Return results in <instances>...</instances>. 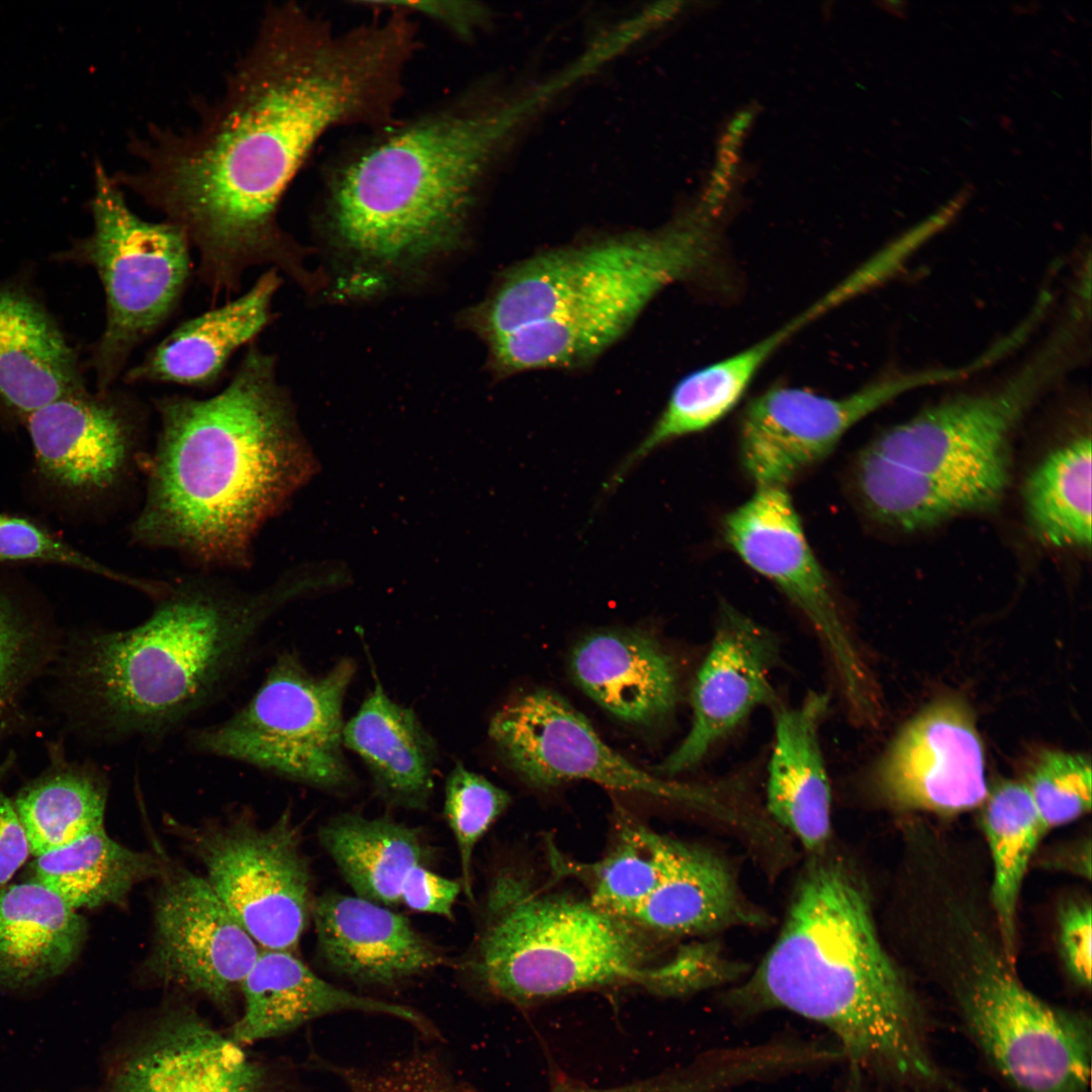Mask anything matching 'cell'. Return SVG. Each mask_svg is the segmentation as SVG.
<instances>
[{"instance_id":"obj_1","label":"cell","mask_w":1092,"mask_h":1092,"mask_svg":"<svg viewBox=\"0 0 1092 1092\" xmlns=\"http://www.w3.org/2000/svg\"><path fill=\"white\" fill-rule=\"evenodd\" d=\"M406 61L387 24L336 32L291 3L269 7L194 127L152 126L130 144L139 166L115 179L184 232L214 297L259 266L307 290L316 277L278 222L283 195L328 130L390 113Z\"/></svg>"},{"instance_id":"obj_2","label":"cell","mask_w":1092,"mask_h":1092,"mask_svg":"<svg viewBox=\"0 0 1092 1092\" xmlns=\"http://www.w3.org/2000/svg\"><path fill=\"white\" fill-rule=\"evenodd\" d=\"M276 367L274 355L252 345L216 394L154 400L160 428L141 461L146 492L129 529L134 542L203 567L251 566L260 529L308 471Z\"/></svg>"},{"instance_id":"obj_3","label":"cell","mask_w":1092,"mask_h":1092,"mask_svg":"<svg viewBox=\"0 0 1092 1092\" xmlns=\"http://www.w3.org/2000/svg\"><path fill=\"white\" fill-rule=\"evenodd\" d=\"M744 994L829 1028L852 1066L905 1085L937 1081L915 1004L878 935L856 875L815 854Z\"/></svg>"},{"instance_id":"obj_4","label":"cell","mask_w":1092,"mask_h":1092,"mask_svg":"<svg viewBox=\"0 0 1092 1092\" xmlns=\"http://www.w3.org/2000/svg\"><path fill=\"white\" fill-rule=\"evenodd\" d=\"M1089 356L1082 331L1060 320L1010 372L887 429L853 464L859 507L876 523L903 532L995 510L1011 482L1020 425Z\"/></svg>"},{"instance_id":"obj_5","label":"cell","mask_w":1092,"mask_h":1092,"mask_svg":"<svg viewBox=\"0 0 1092 1092\" xmlns=\"http://www.w3.org/2000/svg\"><path fill=\"white\" fill-rule=\"evenodd\" d=\"M295 590L201 575L167 581L146 620L83 641L75 676L90 714L112 738H161L234 684Z\"/></svg>"},{"instance_id":"obj_6","label":"cell","mask_w":1092,"mask_h":1092,"mask_svg":"<svg viewBox=\"0 0 1092 1092\" xmlns=\"http://www.w3.org/2000/svg\"><path fill=\"white\" fill-rule=\"evenodd\" d=\"M715 250L713 232L693 224L547 251L505 273L461 323L485 342L496 373L580 366L662 289L709 266Z\"/></svg>"},{"instance_id":"obj_7","label":"cell","mask_w":1092,"mask_h":1092,"mask_svg":"<svg viewBox=\"0 0 1092 1092\" xmlns=\"http://www.w3.org/2000/svg\"><path fill=\"white\" fill-rule=\"evenodd\" d=\"M497 122L448 106L373 141L334 175L324 224L351 285L386 286L461 243Z\"/></svg>"},{"instance_id":"obj_8","label":"cell","mask_w":1092,"mask_h":1092,"mask_svg":"<svg viewBox=\"0 0 1092 1092\" xmlns=\"http://www.w3.org/2000/svg\"><path fill=\"white\" fill-rule=\"evenodd\" d=\"M643 931L589 900L543 893L508 871L490 883L469 961L493 994L531 1002L613 984L641 986L651 965Z\"/></svg>"},{"instance_id":"obj_9","label":"cell","mask_w":1092,"mask_h":1092,"mask_svg":"<svg viewBox=\"0 0 1092 1092\" xmlns=\"http://www.w3.org/2000/svg\"><path fill=\"white\" fill-rule=\"evenodd\" d=\"M355 673L356 663L349 657L315 675L297 655L283 652L242 708L196 730L190 743L203 754L344 793L355 785L343 750V706Z\"/></svg>"},{"instance_id":"obj_10","label":"cell","mask_w":1092,"mask_h":1092,"mask_svg":"<svg viewBox=\"0 0 1092 1092\" xmlns=\"http://www.w3.org/2000/svg\"><path fill=\"white\" fill-rule=\"evenodd\" d=\"M90 207L93 230L70 253L93 267L103 286L105 326L91 364L98 391H105L125 371L134 349L177 307L191 274V246L175 223L136 214L99 163Z\"/></svg>"},{"instance_id":"obj_11","label":"cell","mask_w":1092,"mask_h":1092,"mask_svg":"<svg viewBox=\"0 0 1092 1092\" xmlns=\"http://www.w3.org/2000/svg\"><path fill=\"white\" fill-rule=\"evenodd\" d=\"M722 530L744 563L771 581L809 622L849 714L872 719L878 704L869 672L787 488L756 487L724 517Z\"/></svg>"},{"instance_id":"obj_12","label":"cell","mask_w":1092,"mask_h":1092,"mask_svg":"<svg viewBox=\"0 0 1092 1092\" xmlns=\"http://www.w3.org/2000/svg\"><path fill=\"white\" fill-rule=\"evenodd\" d=\"M204 879L261 948L294 951L314 899L299 826L288 811L270 826L249 816L192 830Z\"/></svg>"},{"instance_id":"obj_13","label":"cell","mask_w":1092,"mask_h":1092,"mask_svg":"<svg viewBox=\"0 0 1092 1092\" xmlns=\"http://www.w3.org/2000/svg\"><path fill=\"white\" fill-rule=\"evenodd\" d=\"M968 1027L1001 1075L1023 1092H1085L1086 1019L1044 1003L1003 963H983L962 996Z\"/></svg>"},{"instance_id":"obj_14","label":"cell","mask_w":1092,"mask_h":1092,"mask_svg":"<svg viewBox=\"0 0 1092 1092\" xmlns=\"http://www.w3.org/2000/svg\"><path fill=\"white\" fill-rule=\"evenodd\" d=\"M966 377L964 365L892 372L841 397L798 387L767 389L741 415V466L756 487L786 488L826 458L849 429L898 396Z\"/></svg>"},{"instance_id":"obj_15","label":"cell","mask_w":1092,"mask_h":1092,"mask_svg":"<svg viewBox=\"0 0 1092 1092\" xmlns=\"http://www.w3.org/2000/svg\"><path fill=\"white\" fill-rule=\"evenodd\" d=\"M488 735L508 766L535 788L587 780L668 801H706L705 792L658 779L613 750L582 714L549 690L512 699L492 716Z\"/></svg>"},{"instance_id":"obj_16","label":"cell","mask_w":1092,"mask_h":1092,"mask_svg":"<svg viewBox=\"0 0 1092 1092\" xmlns=\"http://www.w3.org/2000/svg\"><path fill=\"white\" fill-rule=\"evenodd\" d=\"M146 970L231 1012L261 947L203 877L164 861Z\"/></svg>"},{"instance_id":"obj_17","label":"cell","mask_w":1092,"mask_h":1092,"mask_svg":"<svg viewBox=\"0 0 1092 1092\" xmlns=\"http://www.w3.org/2000/svg\"><path fill=\"white\" fill-rule=\"evenodd\" d=\"M130 395L86 388L56 400L24 421L35 464L51 483L85 497L118 489L141 464L144 425Z\"/></svg>"},{"instance_id":"obj_18","label":"cell","mask_w":1092,"mask_h":1092,"mask_svg":"<svg viewBox=\"0 0 1092 1092\" xmlns=\"http://www.w3.org/2000/svg\"><path fill=\"white\" fill-rule=\"evenodd\" d=\"M779 655L772 632L734 607L722 606L693 682L691 728L660 771L675 775L693 768L751 712L777 704L771 675Z\"/></svg>"},{"instance_id":"obj_19","label":"cell","mask_w":1092,"mask_h":1092,"mask_svg":"<svg viewBox=\"0 0 1092 1092\" xmlns=\"http://www.w3.org/2000/svg\"><path fill=\"white\" fill-rule=\"evenodd\" d=\"M877 779L902 808L956 814L981 806L988 794L984 750L969 710L954 700L923 710L894 740Z\"/></svg>"},{"instance_id":"obj_20","label":"cell","mask_w":1092,"mask_h":1092,"mask_svg":"<svg viewBox=\"0 0 1092 1092\" xmlns=\"http://www.w3.org/2000/svg\"><path fill=\"white\" fill-rule=\"evenodd\" d=\"M193 1011L167 1014L114 1069L106 1092H268L265 1069Z\"/></svg>"},{"instance_id":"obj_21","label":"cell","mask_w":1092,"mask_h":1092,"mask_svg":"<svg viewBox=\"0 0 1092 1092\" xmlns=\"http://www.w3.org/2000/svg\"><path fill=\"white\" fill-rule=\"evenodd\" d=\"M316 949L351 981L391 985L438 967V948L403 915L367 899L328 891L313 902Z\"/></svg>"},{"instance_id":"obj_22","label":"cell","mask_w":1092,"mask_h":1092,"mask_svg":"<svg viewBox=\"0 0 1092 1092\" xmlns=\"http://www.w3.org/2000/svg\"><path fill=\"white\" fill-rule=\"evenodd\" d=\"M282 279L266 270L240 296L189 318L125 369L127 384L169 383L205 387L215 383L232 356L273 321V298Z\"/></svg>"},{"instance_id":"obj_23","label":"cell","mask_w":1092,"mask_h":1092,"mask_svg":"<svg viewBox=\"0 0 1092 1092\" xmlns=\"http://www.w3.org/2000/svg\"><path fill=\"white\" fill-rule=\"evenodd\" d=\"M240 993L244 1010L231 1034L240 1045L281 1035L311 1019L341 1011L384 1014L430 1028L414 1009L339 988L288 950L261 948Z\"/></svg>"},{"instance_id":"obj_24","label":"cell","mask_w":1092,"mask_h":1092,"mask_svg":"<svg viewBox=\"0 0 1092 1092\" xmlns=\"http://www.w3.org/2000/svg\"><path fill=\"white\" fill-rule=\"evenodd\" d=\"M570 671L594 702L625 722L655 723L677 702L675 662L646 632L607 629L587 634L571 652Z\"/></svg>"},{"instance_id":"obj_25","label":"cell","mask_w":1092,"mask_h":1092,"mask_svg":"<svg viewBox=\"0 0 1092 1092\" xmlns=\"http://www.w3.org/2000/svg\"><path fill=\"white\" fill-rule=\"evenodd\" d=\"M828 696L809 693L796 706L771 707L775 737L767 767L769 813L811 853L824 852L831 833V793L820 730Z\"/></svg>"},{"instance_id":"obj_26","label":"cell","mask_w":1092,"mask_h":1092,"mask_svg":"<svg viewBox=\"0 0 1092 1092\" xmlns=\"http://www.w3.org/2000/svg\"><path fill=\"white\" fill-rule=\"evenodd\" d=\"M85 388L76 354L28 291L0 283V407L22 420Z\"/></svg>"},{"instance_id":"obj_27","label":"cell","mask_w":1092,"mask_h":1092,"mask_svg":"<svg viewBox=\"0 0 1092 1092\" xmlns=\"http://www.w3.org/2000/svg\"><path fill=\"white\" fill-rule=\"evenodd\" d=\"M661 936L698 935L761 922L726 861L701 846L664 836L658 882L629 920Z\"/></svg>"},{"instance_id":"obj_28","label":"cell","mask_w":1092,"mask_h":1092,"mask_svg":"<svg viewBox=\"0 0 1092 1092\" xmlns=\"http://www.w3.org/2000/svg\"><path fill=\"white\" fill-rule=\"evenodd\" d=\"M343 742L367 767L381 801L408 810L428 808L438 760L436 741L415 711L393 701L379 681L345 723Z\"/></svg>"},{"instance_id":"obj_29","label":"cell","mask_w":1092,"mask_h":1092,"mask_svg":"<svg viewBox=\"0 0 1092 1092\" xmlns=\"http://www.w3.org/2000/svg\"><path fill=\"white\" fill-rule=\"evenodd\" d=\"M87 924L44 886L0 891V987L25 989L65 973L84 945Z\"/></svg>"},{"instance_id":"obj_30","label":"cell","mask_w":1092,"mask_h":1092,"mask_svg":"<svg viewBox=\"0 0 1092 1092\" xmlns=\"http://www.w3.org/2000/svg\"><path fill=\"white\" fill-rule=\"evenodd\" d=\"M318 837L355 895L388 908L401 903L410 871L433 859L421 830L389 816L340 814L320 828Z\"/></svg>"},{"instance_id":"obj_31","label":"cell","mask_w":1092,"mask_h":1092,"mask_svg":"<svg viewBox=\"0 0 1092 1092\" xmlns=\"http://www.w3.org/2000/svg\"><path fill=\"white\" fill-rule=\"evenodd\" d=\"M163 867V858L120 844L103 826L35 856L31 881L78 911L124 904L138 885L159 878Z\"/></svg>"},{"instance_id":"obj_32","label":"cell","mask_w":1092,"mask_h":1092,"mask_svg":"<svg viewBox=\"0 0 1092 1092\" xmlns=\"http://www.w3.org/2000/svg\"><path fill=\"white\" fill-rule=\"evenodd\" d=\"M1091 435L1084 429L1048 452L1026 476L1021 496L1028 529L1060 550L1091 546Z\"/></svg>"},{"instance_id":"obj_33","label":"cell","mask_w":1092,"mask_h":1092,"mask_svg":"<svg viewBox=\"0 0 1092 1092\" xmlns=\"http://www.w3.org/2000/svg\"><path fill=\"white\" fill-rule=\"evenodd\" d=\"M981 806V823L993 870L991 900L1010 961L1021 887L1035 848L1048 830L1023 782L996 783Z\"/></svg>"},{"instance_id":"obj_34","label":"cell","mask_w":1092,"mask_h":1092,"mask_svg":"<svg viewBox=\"0 0 1092 1092\" xmlns=\"http://www.w3.org/2000/svg\"><path fill=\"white\" fill-rule=\"evenodd\" d=\"M13 803L38 856L104 826L106 787L89 769L59 768L24 787Z\"/></svg>"},{"instance_id":"obj_35","label":"cell","mask_w":1092,"mask_h":1092,"mask_svg":"<svg viewBox=\"0 0 1092 1092\" xmlns=\"http://www.w3.org/2000/svg\"><path fill=\"white\" fill-rule=\"evenodd\" d=\"M616 842L600 860L587 864L560 863L563 874L583 876L589 902L613 916L630 920L655 888L661 870L664 835L619 814Z\"/></svg>"},{"instance_id":"obj_36","label":"cell","mask_w":1092,"mask_h":1092,"mask_svg":"<svg viewBox=\"0 0 1092 1092\" xmlns=\"http://www.w3.org/2000/svg\"><path fill=\"white\" fill-rule=\"evenodd\" d=\"M444 814L454 835L460 860L461 888L473 900L474 849L508 808L511 797L483 776L456 762L448 774L444 791Z\"/></svg>"},{"instance_id":"obj_37","label":"cell","mask_w":1092,"mask_h":1092,"mask_svg":"<svg viewBox=\"0 0 1092 1092\" xmlns=\"http://www.w3.org/2000/svg\"><path fill=\"white\" fill-rule=\"evenodd\" d=\"M1023 783L1046 830L1066 825L1091 808V764L1083 754L1043 750Z\"/></svg>"},{"instance_id":"obj_38","label":"cell","mask_w":1092,"mask_h":1092,"mask_svg":"<svg viewBox=\"0 0 1092 1092\" xmlns=\"http://www.w3.org/2000/svg\"><path fill=\"white\" fill-rule=\"evenodd\" d=\"M0 561L64 565L144 590L147 579L127 575L96 561L33 522L0 514Z\"/></svg>"},{"instance_id":"obj_39","label":"cell","mask_w":1092,"mask_h":1092,"mask_svg":"<svg viewBox=\"0 0 1092 1092\" xmlns=\"http://www.w3.org/2000/svg\"><path fill=\"white\" fill-rule=\"evenodd\" d=\"M31 636L11 603L0 593V719L8 712L22 679Z\"/></svg>"},{"instance_id":"obj_40","label":"cell","mask_w":1092,"mask_h":1092,"mask_svg":"<svg viewBox=\"0 0 1092 1092\" xmlns=\"http://www.w3.org/2000/svg\"><path fill=\"white\" fill-rule=\"evenodd\" d=\"M1092 913L1089 902L1076 901L1060 915V945L1068 971L1077 983H1091Z\"/></svg>"},{"instance_id":"obj_41","label":"cell","mask_w":1092,"mask_h":1092,"mask_svg":"<svg viewBox=\"0 0 1092 1092\" xmlns=\"http://www.w3.org/2000/svg\"><path fill=\"white\" fill-rule=\"evenodd\" d=\"M461 891L460 882L435 874L426 866H417L403 881L400 900L412 910L452 919Z\"/></svg>"},{"instance_id":"obj_42","label":"cell","mask_w":1092,"mask_h":1092,"mask_svg":"<svg viewBox=\"0 0 1092 1092\" xmlns=\"http://www.w3.org/2000/svg\"><path fill=\"white\" fill-rule=\"evenodd\" d=\"M30 853L14 803L0 793V886L8 882Z\"/></svg>"},{"instance_id":"obj_43","label":"cell","mask_w":1092,"mask_h":1092,"mask_svg":"<svg viewBox=\"0 0 1092 1092\" xmlns=\"http://www.w3.org/2000/svg\"><path fill=\"white\" fill-rule=\"evenodd\" d=\"M406 12H417L444 24L451 31L465 35L470 32L477 10L462 1L389 2Z\"/></svg>"},{"instance_id":"obj_44","label":"cell","mask_w":1092,"mask_h":1092,"mask_svg":"<svg viewBox=\"0 0 1092 1092\" xmlns=\"http://www.w3.org/2000/svg\"><path fill=\"white\" fill-rule=\"evenodd\" d=\"M706 1085L698 1081H648L614 1089L563 1087L556 1092H702Z\"/></svg>"},{"instance_id":"obj_45","label":"cell","mask_w":1092,"mask_h":1092,"mask_svg":"<svg viewBox=\"0 0 1092 1092\" xmlns=\"http://www.w3.org/2000/svg\"><path fill=\"white\" fill-rule=\"evenodd\" d=\"M380 1092H456L454 1090L434 1085H403L392 1087Z\"/></svg>"}]
</instances>
